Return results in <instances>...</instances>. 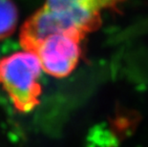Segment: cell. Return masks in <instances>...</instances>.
<instances>
[{
	"instance_id": "cell-3",
	"label": "cell",
	"mask_w": 148,
	"mask_h": 147,
	"mask_svg": "<svg viewBox=\"0 0 148 147\" xmlns=\"http://www.w3.org/2000/svg\"><path fill=\"white\" fill-rule=\"evenodd\" d=\"M83 38L72 34H53L34 46L32 53L38 57L42 70L55 77L69 76L81 55Z\"/></svg>"
},
{
	"instance_id": "cell-2",
	"label": "cell",
	"mask_w": 148,
	"mask_h": 147,
	"mask_svg": "<svg viewBox=\"0 0 148 147\" xmlns=\"http://www.w3.org/2000/svg\"><path fill=\"white\" fill-rule=\"evenodd\" d=\"M41 70L38 57L32 52L23 50L0 58V85L20 113H29L39 104Z\"/></svg>"
},
{
	"instance_id": "cell-1",
	"label": "cell",
	"mask_w": 148,
	"mask_h": 147,
	"mask_svg": "<svg viewBox=\"0 0 148 147\" xmlns=\"http://www.w3.org/2000/svg\"><path fill=\"white\" fill-rule=\"evenodd\" d=\"M124 0H46L21 27L19 42L25 51L53 34H72L84 38L100 26V12L116 9Z\"/></svg>"
},
{
	"instance_id": "cell-4",
	"label": "cell",
	"mask_w": 148,
	"mask_h": 147,
	"mask_svg": "<svg viewBox=\"0 0 148 147\" xmlns=\"http://www.w3.org/2000/svg\"><path fill=\"white\" fill-rule=\"evenodd\" d=\"M18 12L12 0H0V41L14 32L17 25Z\"/></svg>"
}]
</instances>
